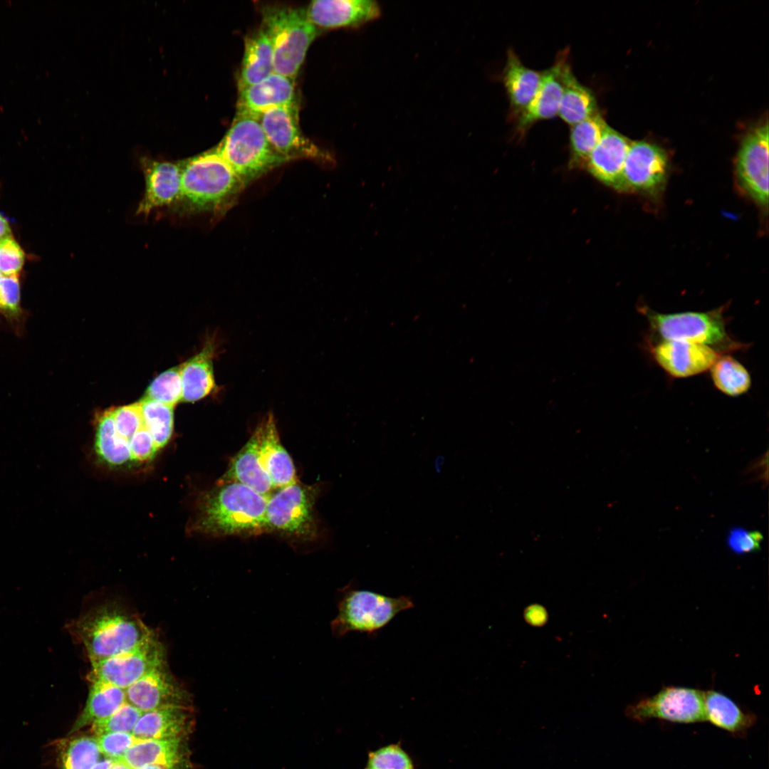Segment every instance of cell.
Returning a JSON list of instances; mask_svg holds the SVG:
<instances>
[{"mask_svg": "<svg viewBox=\"0 0 769 769\" xmlns=\"http://www.w3.org/2000/svg\"><path fill=\"white\" fill-rule=\"evenodd\" d=\"M267 501L268 498L239 483L217 482L199 496L192 529L216 538L268 533Z\"/></svg>", "mask_w": 769, "mask_h": 769, "instance_id": "6da1fadb", "label": "cell"}, {"mask_svg": "<svg viewBox=\"0 0 769 769\" xmlns=\"http://www.w3.org/2000/svg\"><path fill=\"white\" fill-rule=\"evenodd\" d=\"M182 184L174 210L182 214L219 212L246 187L215 149L181 163Z\"/></svg>", "mask_w": 769, "mask_h": 769, "instance_id": "7a4b0ae2", "label": "cell"}, {"mask_svg": "<svg viewBox=\"0 0 769 769\" xmlns=\"http://www.w3.org/2000/svg\"><path fill=\"white\" fill-rule=\"evenodd\" d=\"M73 629L90 663L132 650L154 634L138 617L114 605L91 610Z\"/></svg>", "mask_w": 769, "mask_h": 769, "instance_id": "3957f363", "label": "cell"}, {"mask_svg": "<svg viewBox=\"0 0 769 769\" xmlns=\"http://www.w3.org/2000/svg\"><path fill=\"white\" fill-rule=\"evenodd\" d=\"M246 186L287 160L272 147L258 116L239 111L214 148Z\"/></svg>", "mask_w": 769, "mask_h": 769, "instance_id": "277c9868", "label": "cell"}, {"mask_svg": "<svg viewBox=\"0 0 769 769\" xmlns=\"http://www.w3.org/2000/svg\"><path fill=\"white\" fill-rule=\"evenodd\" d=\"M261 13L262 28L273 49V72L295 80L318 28L305 9L268 5Z\"/></svg>", "mask_w": 769, "mask_h": 769, "instance_id": "5b68a950", "label": "cell"}, {"mask_svg": "<svg viewBox=\"0 0 769 769\" xmlns=\"http://www.w3.org/2000/svg\"><path fill=\"white\" fill-rule=\"evenodd\" d=\"M338 615L330 623L333 635L344 637L350 632L375 635L399 613L414 607L409 597H389L361 590L350 581L337 594Z\"/></svg>", "mask_w": 769, "mask_h": 769, "instance_id": "8992f818", "label": "cell"}, {"mask_svg": "<svg viewBox=\"0 0 769 769\" xmlns=\"http://www.w3.org/2000/svg\"><path fill=\"white\" fill-rule=\"evenodd\" d=\"M319 488L298 481L275 491L268 498V533L298 542H313L319 535L315 505Z\"/></svg>", "mask_w": 769, "mask_h": 769, "instance_id": "52a82bcc", "label": "cell"}, {"mask_svg": "<svg viewBox=\"0 0 769 769\" xmlns=\"http://www.w3.org/2000/svg\"><path fill=\"white\" fill-rule=\"evenodd\" d=\"M724 307L705 312L660 313L647 308L642 313L652 328L664 340H683L713 346L719 352L737 350L741 344L731 339L726 329Z\"/></svg>", "mask_w": 769, "mask_h": 769, "instance_id": "ba28073f", "label": "cell"}, {"mask_svg": "<svg viewBox=\"0 0 769 769\" xmlns=\"http://www.w3.org/2000/svg\"><path fill=\"white\" fill-rule=\"evenodd\" d=\"M298 103L277 107L258 115L262 128L274 150L287 161L315 159L333 164L334 159L302 132Z\"/></svg>", "mask_w": 769, "mask_h": 769, "instance_id": "9c48e42d", "label": "cell"}, {"mask_svg": "<svg viewBox=\"0 0 769 769\" xmlns=\"http://www.w3.org/2000/svg\"><path fill=\"white\" fill-rule=\"evenodd\" d=\"M625 713L639 722L652 718L679 723L704 721V691L680 686L665 687L655 695L628 706Z\"/></svg>", "mask_w": 769, "mask_h": 769, "instance_id": "30bf717a", "label": "cell"}, {"mask_svg": "<svg viewBox=\"0 0 769 769\" xmlns=\"http://www.w3.org/2000/svg\"><path fill=\"white\" fill-rule=\"evenodd\" d=\"M166 664L163 645L153 634L135 649L91 663L90 681H101L126 689L155 669Z\"/></svg>", "mask_w": 769, "mask_h": 769, "instance_id": "8fae6325", "label": "cell"}, {"mask_svg": "<svg viewBox=\"0 0 769 769\" xmlns=\"http://www.w3.org/2000/svg\"><path fill=\"white\" fill-rule=\"evenodd\" d=\"M768 125L748 133L738 150L736 172L741 188L758 204H768Z\"/></svg>", "mask_w": 769, "mask_h": 769, "instance_id": "7c38bea8", "label": "cell"}, {"mask_svg": "<svg viewBox=\"0 0 769 769\" xmlns=\"http://www.w3.org/2000/svg\"><path fill=\"white\" fill-rule=\"evenodd\" d=\"M667 167L661 148L645 141L632 142L617 190L654 192L665 182Z\"/></svg>", "mask_w": 769, "mask_h": 769, "instance_id": "4fadbf2b", "label": "cell"}, {"mask_svg": "<svg viewBox=\"0 0 769 769\" xmlns=\"http://www.w3.org/2000/svg\"><path fill=\"white\" fill-rule=\"evenodd\" d=\"M126 701L142 712L169 707L189 708V695L166 664L146 674L125 689Z\"/></svg>", "mask_w": 769, "mask_h": 769, "instance_id": "5bb4252c", "label": "cell"}, {"mask_svg": "<svg viewBox=\"0 0 769 769\" xmlns=\"http://www.w3.org/2000/svg\"><path fill=\"white\" fill-rule=\"evenodd\" d=\"M656 363L674 377L701 374L712 367L721 355L711 347L683 340H664L652 350Z\"/></svg>", "mask_w": 769, "mask_h": 769, "instance_id": "9a60e30c", "label": "cell"}, {"mask_svg": "<svg viewBox=\"0 0 769 769\" xmlns=\"http://www.w3.org/2000/svg\"><path fill=\"white\" fill-rule=\"evenodd\" d=\"M252 434L256 439L260 464L274 490L297 481L295 466L281 442L274 415L267 413Z\"/></svg>", "mask_w": 769, "mask_h": 769, "instance_id": "2e32d148", "label": "cell"}, {"mask_svg": "<svg viewBox=\"0 0 769 769\" xmlns=\"http://www.w3.org/2000/svg\"><path fill=\"white\" fill-rule=\"evenodd\" d=\"M569 51L558 53L553 65L543 71L540 86L528 107L517 117L516 132L523 136L535 123L558 115L563 91V71Z\"/></svg>", "mask_w": 769, "mask_h": 769, "instance_id": "e0dca14e", "label": "cell"}, {"mask_svg": "<svg viewBox=\"0 0 769 769\" xmlns=\"http://www.w3.org/2000/svg\"><path fill=\"white\" fill-rule=\"evenodd\" d=\"M305 10L309 21L318 28L357 27L380 16L381 9L373 0H315Z\"/></svg>", "mask_w": 769, "mask_h": 769, "instance_id": "ac0fdd59", "label": "cell"}, {"mask_svg": "<svg viewBox=\"0 0 769 769\" xmlns=\"http://www.w3.org/2000/svg\"><path fill=\"white\" fill-rule=\"evenodd\" d=\"M142 167L145 189L137 214L147 216L157 209L173 206L181 191V164L146 160Z\"/></svg>", "mask_w": 769, "mask_h": 769, "instance_id": "d6986e66", "label": "cell"}, {"mask_svg": "<svg viewBox=\"0 0 769 769\" xmlns=\"http://www.w3.org/2000/svg\"><path fill=\"white\" fill-rule=\"evenodd\" d=\"M220 348L217 337L211 335L197 354L181 365L182 401L194 402L218 392L214 360L221 353Z\"/></svg>", "mask_w": 769, "mask_h": 769, "instance_id": "ffe728a7", "label": "cell"}, {"mask_svg": "<svg viewBox=\"0 0 769 769\" xmlns=\"http://www.w3.org/2000/svg\"><path fill=\"white\" fill-rule=\"evenodd\" d=\"M632 142L608 125L584 169L599 182L617 189Z\"/></svg>", "mask_w": 769, "mask_h": 769, "instance_id": "44dd1931", "label": "cell"}, {"mask_svg": "<svg viewBox=\"0 0 769 769\" xmlns=\"http://www.w3.org/2000/svg\"><path fill=\"white\" fill-rule=\"evenodd\" d=\"M297 103L295 80L273 72L263 80L239 90L237 110L258 115Z\"/></svg>", "mask_w": 769, "mask_h": 769, "instance_id": "7402d4cb", "label": "cell"}, {"mask_svg": "<svg viewBox=\"0 0 769 769\" xmlns=\"http://www.w3.org/2000/svg\"><path fill=\"white\" fill-rule=\"evenodd\" d=\"M187 758L182 738L138 739L118 760L132 769L151 765L165 769H184Z\"/></svg>", "mask_w": 769, "mask_h": 769, "instance_id": "603a6c76", "label": "cell"}, {"mask_svg": "<svg viewBox=\"0 0 769 769\" xmlns=\"http://www.w3.org/2000/svg\"><path fill=\"white\" fill-rule=\"evenodd\" d=\"M542 75L543 71L525 66L512 48L508 50L502 82L513 118L517 119L530 104L540 86Z\"/></svg>", "mask_w": 769, "mask_h": 769, "instance_id": "cb8c5ba5", "label": "cell"}, {"mask_svg": "<svg viewBox=\"0 0 769 769\" xmlns=\"http://www.w3.org/2000/svg\"><path fill=\"white\" fill-rule=\"evenodd\" d=\"M217 482L239 483L268 498L275 491L270 478L260 464L257 442L253 434L231 459L227 470Z\"/></svg>", "mask_w": 769, "mask_h": 769, "instance_id": "d4e9b609", "label": "cell"}, {"mask_svg": "<svg viewBox=\"0 0 769 769\" xmlns=\"http://www.w3.org/2000/svg\"><path fill=\"white\" fill-rule=\"evenodd\" d=\"M192 723L189 708H159L143 712L132 733L141 740L182 738Z\"/></svg>", "mask_w": 769, "mask_h": 769, "instance_id": "484cf974", "label": "cell"}, {"mask_svg": "<svg viewBox=\"0 0 769 769\" xmlns=\"http://www.w3.org/2000/svg\"><path fill=\"white\" fill-rule=\"evenodd\" d=\"M273 73V53L270 41L263 28L247 36L238 78L241 90L255 84Z\"/></svg>", "mask_w": 769, "mask_h": 769, "instance_id": "4316f807", "label": "cell"}, {"mask_svg": "<svg viewBox=\"0 0 769 769\" xmlns=\"http://www.w3.org/2000/svg\"><path fill=\"white\" fill-rule=\"evenodd\" d=\"M563 79L558 115L565 123L572 126L599 111L594 93L577 79L569 62L564 68Z\"/></svg>", "mask_w": 769, "mask_h": 769, "instance_id": "83f0119b", "label": "cell"}, {"mask_svg": "<svg viewBox=\"0 0 769 769\" xmlns=\"http://www.w3.org/2000/svg\"><path fill=\"white\" fill-rule=\"evenodd\" d=\"M90 681V687L85 707L70 733L109 717L127 701L125 689L101 681Z\"/></svg>", "mask_w": 769, "mask_h": 769, "instance_id": "f1b7e54d", "label": "cell"}, {"mask_svg": "<svg viewBox=\"0 0 769 769\" xmlns=\"http://www.w3.org/2000/svg\"><path fill=\"white\" fill-rule=\"evenodd\" d=\"M706 721L732 734L741 735L755 722L756 717L746 713L724 694L710 690L704 691Z\"/></svg>", "mask_w": 769, "mask_h": 769, "instance_id": "f546056e", "label": "cell"}, {"mask_svg": "<svg viewBox=\"0 0 769 769\" xmlns=\"http://www.w3.org/2000/svg\"><path fill=\"white\" fill-rule=\"evenodd\" d=\"M95 423V447L98 457L111 466L130 462L128 444L119 436L115 427L113 408L100 412Z\"/></svg>", "mask_w": 769, "mask_h": 769, "instance_id": "4dcf8cb0", "label": "cell"}, {"mask_svg": "<svg viewBox=\"0 0 769 769\" xmlns=\"http://www.w3.org/2000/svg\"><path fill=\"white\" fill-rule=\"evenodd\" d=\"M607 126L599 111L571 126L569 137L570 168L584 169L590 155L600 142Z\"/></svg>", "mask_w": 769, "mask_h": 769, "instance_id": "1f68e13d", "label": "cell"}, {"mask_svg": "<svg viewBox=\"0 0 769 769\" xmlns=\"http://www.w3.org/2000/svg\"><path fill=\"white\" fill-rule=\"evenodd\" d=\"M713 382L721 392L731 397L741 395L751 385L747 369L731 355H721L710 368Z\"/></svg>", "mask_w": 769, "mask_h": 769, "instance_id": "d6a6232c", "label": "cell"}, {"mask_svg": "<svg viewBox=\"0 0 769 769\" xmlns=\"http://www.w3.org/2000/svg\"><path fill=\"white\" fill-rule=\"evenodd\" d=\"M145 427L161 449L170 440L174 427V407L144 397L140 402Z\"/></svg>", "mask_w": 769, "mask_h": 769, "instance_id": "836d02e7", "label": "cell"}, {"mask_svg": "<svg viewBox=\"0 0 769 769\" xmlns=\"http://www.w3.org/2000/svg\"><path fill=\"white\" fill-rule=\"evenodd\" d=\"M100 751L96 738L80 736L72 739L62 753V769H92Z\"/></svg>", "mask_w": 769, "mask_h": 769, "instance_id": "e575fe53", "label": "cell"}, {"mask_svg": "<svg viewBox=\"0 0 769 769\" xmlns=\"http://www.w3.org/2000/svg\"><path fill=\"white\" fill-rule=\"evenodd\" d=\"M145 397L174 407L182 401L181 365L159 375L150 383Z\"/></svg>", "mask_w": 769, "mask_h": 769, "instance_id": "d590c367", "label": "cell"}, {"mask_svg": "<svg viewBox=\"0 0 769 769\" xmlns=\"http://www.w3.org/2000/svg\"><path fill=\"white\" fill-rule=\"evenodd\" d=\"M142 713L126 701L109 717L92 723L91 731L96 736L116 732L131 733Z\"/></svg>", "mask_w": 769, "mask_h": 769, "instance_id": "8d00e7d4", "label": "cell"}, {"mask_svg": "<svg viewBox=\"0 0 769 769\" xmlns=\"http://www.w3.org/2000/svg\"><path fill=\"white\" fill-rule=\"evenodd\" d=\"M369 769H414L407 753L397 744H392L370 753Z\"/></svg>", "mask_w": 769, "mask_h": 769, "instance_id": "74e56055", "label": "cell"}, {"mask_svg": "<svg viewBox=\"0 0 769 769\" xmlns=\"http://www.w3.org/2000/svg\"><path fill=\"white\" fill-rule=\"evenodd\" d=\"M113 417L116 431L128 446L132 436L145 427L140 402L113 408Z\"/></svg>", "mask_w": 769, "mask_h": 769, "instance_id": "f35d334b", "label": "cell"}, {"mask_svg": "<svg viewBox=\"0 0 769 769\" xmlns=\"http://www.w3.org/2000/svg\"><path fill=\"white\" fill-rule=\"evenodd\" d=\"M18 276H2L0 281V310L7 319L16 321L22 315Z\"/></svg>", "mask_w": 769, "mask_h": 769, "instance_id": "ab89813d", "label": "cell"}, {"mask_svg": "<svg viewBox=\"0 0 769 769\" xmlns=\"http://www.w3.org/2000/svg\"><path fill=\"white\" fill-rule=\"evenodd\" d=\"M132 733L116 732L98 736L99 750L109 759L118 760L137 741Z\"/></svg>", "mask_w": 769, "mask_h": 769, "instance_id": "60d3db41", "label": "cell"}, {"mask_svg": "<svg viewBox=\"0 0 769 769\" xmlns=\"http://www.w3.org/2000/svg\"><path fill=\"white\" fill-rule=\"evenodd\" d=\"M23 262L24 253L11 235L0 240V273L2 276H17Z\"/></svg>", "mask_w": 769, "mask_h": 769, "instance_id": "b9f144b4", "label": "cell"}, {"mask_svg": "<svg viewBox=\"0 0 769 769\" xmlns=\"http://www.w3.org/2000/svg\"><path fill=\"white\" fill-rule=\"evenodd\" d=\"M763 535L758 530H749L741 527H736L729 530L727 544L729 548L736 554L757 552L760 549Z\"/></svg>", "mask_w": 769, "mask_h": 769, "instance_id": "7bdbcfd3", "label": "cell"}, {"mask_svg": "<svg viewBox=\"0 0 769 769\" xmlns=\"http://www.w3.org/2000/svg\"><path fill=\"white\" fill-rule=\"evenodd\" d=\"M131 461L145 462L153 459L158 452L151 434L145 427L139 429L129 441Z\"/></svg>", "mask_w": 769, "mask_h": 769, "instance_id": "ee69618b", "label": "cell"}, {"mask_svg": "<svg viewBox=\"0 0 769 769\" xmlns=\"http://www.w3.org/2000/svg\"><path fill=\"white\" fill-rule=\"evenodd\" d=\"M11 236L10 226L6 219L0 214V240Z\"/></svg>", "mask_w": 769, "mask_h": 769, "instance_id": "f6af8a7d", "label": "cell"}, {"mask_svg": "<svg viewBox=\"0 0 769 769\" xmlns=\"http://www.w3.org/2000/svg\"><path fill=\"white\" fill-rule=\"evenodd\" d=\"M113 762H114L113 760L106 758V759H104L103 760L98 762L93 767L92 769H110V767H111L112 764L113 763Z\"/></svg>", "mask_w": 769, "mask_h": 769, "instance_id": "bcb514c9", "label": "cell"}, {"mask_svg": "<svg viewBox=\"0 0 769 769\" xmlns=\"http://www.w3.org/2000/svg\"><path fill=\"white\" fill-rule=\"evenodd\" d=\"M110 769H132L125 763L120 760H114Z\"/></svg>", "mask_w": 769, "mask_h": 769, "instance_id": "7dc6e473", "label": "cell"}, {"mask_svg": "<svg viewBox=\"0 0 769 769\" xmlns=\"http://www.w3.org/2000/svg\"><path fill=\"white\" fill-rule=\"evenodd\" d=\"M140 769H165V768H162L161 766H159V765H151L145 766V767L141 768Z\"/></svg>", "mask_w": 769, "mask_h": 769, "instance_id": "c3c4849f", "label": "cell"}, {"mask_svg": "<svg viewBox=\"0 0 769 769\" xmlns=\"http://www.w3.org/2000/svg\"><path fill=\"white\" fill-rule=\"evenodd\" d=\"M2 276H2V275H1V273H0V281H1V278H2Z\"/></svg>", "mask_w": 769, "mask_h": 769, "instance_id": "681fc988", "label": "cell"}, {"mask_svg": "<svg viewBox=\"0 0 769 769\" xmlns=\"http://www.w3.org/2000/svg\"><path fill=\"white\" fill-rule=\"evenodd\" d=\"M366 769H369V768H367Z\"/></svg>", "mask_w": 769, "mask_h": 769, "instance_id": "f907efd6", "label": "cell"}]
</instances>
